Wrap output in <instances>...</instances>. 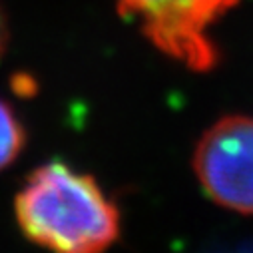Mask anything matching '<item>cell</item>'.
<instances>
[{"mask_svg":"<svg viewBox=\"0 0 253 253\" xmlns=\"http://www.w3.org/2000/svg\"><path fill=\"white\" fill-rule=\"evenodd\" d=\"M14 217L22 235L50 253H106L122 229L120 210L96 177L56 160L22 181Z\"/></svg>","mask_w":253,"mask_h":253,"instance_id":"obj_1","label":"cell"},{"mask_svg":"<svg viewBox=\"0 0 253 253\" xmlns=\"http://www.w3.org/2000/svg\"><path fill=\"white\" fill-rule=\"evenodd\" d=\"M239 0H118L120 16L138 22L142 34L166 56L194 72H208L217 50L208 34Z\"/></svg>","mask_w":253,"mask_h":253,"instance_id":"obj_2","label":"cell"},{"mask_svg":"<svg viewBox=\"0 0 253 253\" xmlns=\"http://www.w3.org/2000/svg\"><path fill=\"white\" fill-rule=\"evenodd\" d=\"M192 168L213 204L253 215V116L229 114L213 122L194 148Z\"/></svg>","mask_w":253,"mask_h":253,"instance_id":"obj_3","label":"cell"},{"mask_svg":"<svg viewBox=\"0 0 253 253\" xmlns=\"http://www.w3.org/2000/svg\"><path fill=\"white\" fill-rule=\"evenodd\" d=\"M26 146V130L12 110V106L0 100V171L12 166Z\"/></svg>","mask_w":253,"mask_h":253,"instance_id":"obj_4","label":"cell"},{"mask_svg":"<svg viewBox=\"0 0 253 253\" xmlns=\"http://www.w3.org/2000/svg\"><path fill=\"white\" fill-rule=\"evenodd\" d=\"M8 40H10V30H8V20L6 14L0 6V60H2L6 48H8Z\"/></svg>","mask_w":253,"mask_h":253,"instance_id":"obj_5","label":"cell"}]
</instances>
